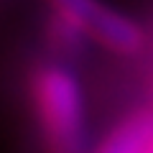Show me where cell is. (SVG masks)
<instances>
[{"label":"cell","instance_id":"obj_2","mask_svg":"<svg viewBox=\"0 0 153 153\" xmlns=\"http://www.w3.org/2000/svg\"><path fill=\"white\" fill-rule=\"evenodd\" d=\"M56 16L79 33H87L117 54H133L143 46V31L135 21L115 13L100 0H49Z\"/></svg>","mask_w":153,"mask_h":153},{"label":"cell","instance_id":"obj_3","mask_svg":"<svg viewBox=\"0 0 153 153\" xmlns=\"http://www.w3.org/2000/svg\"><path fill=\"white\" fill-rule=\"evenodd\" d=\"M102 151L107 153H140L153 151V115L138 112L128 120H123L102 143Z\"/></svg>","mask_w":153,"mask_h":153},{"label":"cell","instance_id":"obj_1","mask_svg":"<svg viewBox=\"0 0 153 153\" xmlns=\"http://www.w3.org/2000/svg\"><path fill=\"white\" fill-rule=\"evenodd\" d=\"M33 100L44 138L54 151H82L87 146L84 102L76 79L61 66H46L33 79Z\"/></svg>","mask_w":153,"mask_h":153}]
</instances>
